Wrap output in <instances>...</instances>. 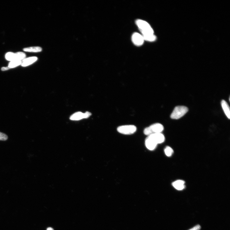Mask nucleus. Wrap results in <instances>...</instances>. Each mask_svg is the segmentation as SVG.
<instances>
[{"label":"nucleus","mask_w":230,"mask_h":230,"mask_svg":"<svg viewBox=\"0 0 230 230\" xmlns=\"http://www.w3.org/2000/svg\"><path fill=\"white\" fill-rule=\"evenodd\" d=\"M172 185L175 188L179 190H181L185 189V182L182 180H178L172 183Z\"/></svg>","instance_id":"obj_12"},{"label":"nucleus","mask_w":230,"mask_h":230,"mask_svg":"<svg viewBox=\"0 0 230 230\" xmlns=\"http://www.w3.org/2000/svg\"><path fill=\"white\" fill-rule=\"evenodd\" d=\"M132 40L133 43L137 46L143 45L144 41L142 35L138 33H135L133 34Z\"/></svg>","instance_id":"obj_7"},{"label":"nucleus","mask_w":230,"mask_h":230,"mask_svg":"<svg viewBox=\"0 0 230 230\" xmlns=\"http://www.w3.org/2000/svg\"><path fill=\"white\" fill-rule=\"evenodd\" d=\"M146 147L150 150L152 151L155 150L157 146V144L150 138L148 137L145 141Z\"/></svg>","instance_id":"obj_9"},{"label":"nucleus","mask_w":230,"mask_h":230,"mask_svg":"<svg viewBox=\"0 0 230 230\" xmlns=\"http://www.w3.org/2000/svg\"><path fill=\"white\" fill-rule=\"evenodd\" d=\"M201 229V227L200 225H198L189 230H200Z\"/></svg>","instance_id":"obj_18"},{"label":"nucleus","mask_w":230,"mask_h":230,"mask_svg":"<svg viewBox=\"0 0 230 230\" xmlns=\"http://www.w3.org/2000/svg\"><path fill=\"white\" fill-rule=\"evenodd\" d=\"M26 56L25 53L22 52H18L15 53L9 52L7 53L5 55L6 59L10 61H22L25 59Z\"/></svg>","instance_id":"obj_4"},{"label":"nucleus","mask_w":230,"mask_h":230,"mask_svg":"<svg viewBox=\"0 0 230 230\" xmlns=\"http://www.w3.org/2000/svg\"><path fill=\"white\" fill-rule=\"evenodd\" d=\"M37 59V58L36 57H30L27 58L25 59L22 61L21 64L22 66L25 67L29 66V65L35 62Z\"/></svg>","instance_id":"obj_10"},{"label":"nucleus","mask_w":230,"mask_h":230,"mask_svg":"<svg viewBox=\"0 0 230 230\" xmlns=\"http://www.w3.org/2000/svg\"><path fill=\"white\" fill-rule=\"evenodd\" d=\"M23 50L26 52H38L42 51V48L39 47H31L24 48Z\"/></svg>","instance_id":"obj_13"},{"label":"nucleus","mask_w":230,"mask_h":230,"mask_svg":"<svg viewBox=\"0 0 230 230\" xmlns=\"http://www.w3.org/2000/svg\"><path fill=\"white\" fill-rule=\"evenodd\" d=\"M188 109L184 106H176L170 115V117L173 119H178L181 118L187 113Z\"/></svg>","instance_id":"obj_2"},{"label":"nucleus","mask_w":230,"mask_h":230,"mask_svg":"<svg viewBox=\"0 0 230 230\" xmlns=\"http://www.w3.org/2000/svg\"><path fill=\"white\" fill-rule=\"evenodd\" d=\"M8 139V137L6 134L0 132V140L6 141Z\"/></svg>","instance_id":"obj_17"},{"label":"nucleus","mask_w":230,"mask_h":230,"mask_svg":"<svg viewBox=\"0 0 230 230\" xmlns=\"http://www.w3.org/2000/svg\"><path fill=\"white\" fill-rule=\"evenodd\" d=\"M10 69L9 67H3L1 68V70L2 71H5L8 70Z\"/></svg>","instance_id":"obj_19"},{"label":"nucleus","mask_w":230,"mask_h":230,"mask_svg":"<svg viewBox=\"0 0 230 230\" xmlns=\"http://www.w3.org/2000/svg\"><path fill=\"white\" fill-rule=\"evenodd\" d=\"M47 230H54V229L52 228L49 227L47 229Z\"/></svg>","instance_id":"obj_20"},{"label":"nucleus","mask_w":230,"mask_h":230,"mask_svg":"<svg viewBox=\"0 0 230 230\" xmlns=\"http://www.w3.org/2000/svg\"><path fill=\"white\" fill-rule=\"evenodd\" d=\"M148 137L154 141L157 144L163 143L165 140V137L162 133L153 134Z\"/></svg>","instance_id":"obj_8"},{"label":"nucleus","mask_w":230,"mask_h":230,"mask_svg":"<svg viewBox=\"0 0 230 230\" xmlns=\"http://www.w3.org/2000/svg\"><path fill=\"white\" fill-rule=\"evenodd\" d=\"M221 105L226 116L230 119V111L229 106L228 103L224 100H222L221 102Z\"/></svg>","instance_id":"obj_11"},{"label":"nucleus","mask_w":230,"mask_h":230,"mask_svg":"<svg viewBox=\"0 0 230 230\" xmlns=\"http://www.w3.org/2000/svg\"><path fill=\"white\" fill-rule=\"evenodd\" d=\"M165 154L168 157L172 155L174 152L173 150L170 147H167L164 150Z\"/></svg>","instance_id":"obj_16"},{"label":"nucleus","mask_w":230,"mask_h":230,"mask_svg":"<svg viewBox=\"0 0 230 230\" xmlns=\"http://www.w3.org/2000/svg\"><path fill=\"white\" fill-rule=\"evenodd\" d=\"M136 126L134 125H125L119 126L117 131L120 133L124 135H131L136 131Z\"/></svg>","instance_id":"obj_5"},{"label":"nucleus","mask_w":230,"mask_h":230,"mask_svg":"<svg viewBox=\"0 0 230 230\" xmlns=\"http://www.w3.org/2000/svg\"><path fill=\"white\" fill-rule=\"evenodd\" d=\"M22 63V61L17 60L10 61L9 65V67L10 68H14L16 67Z\"/></svg>","instance_id":"obj_14"},{"label":"nucleus","mask_w":230,"mask_h":230,"mask_svg":"<svg viewBox=\"0 0 230 230\" xmlns=\"http://www.w3.org/2000/svg\"><path fill=\"white\" fill-rule=\"evenodd\" d=\"M91 115V113L88 112H86L85 113L78 112L72 114L70 117V119L72 120L78 121L89 118Z\"/></svg>","instance_id":"obj_6"},{"label":"nucleus","mask_w":230,"mask_h":230,"mask_svg":"<svg viewBox=\"0 0 230 230\" xmlns=\"http://www.w3.org/2000/svg\"><path fill=\"white\" fill-rule=\"evenodd\" d=\"M136 24L142 34V35L146 36L154 34L153 29L147 22L139 19L136 21Z\"/></svg>","instance_id":"obj_1"},{"label":"nucleus","mask_w":230,"mask_h":230,"mask_svg":"<svg viewBox=\"0 0 230 230\" xmlns=\"http://www.w3.org/2000/svg\"><path fill=\"white\" fill-rule=\"evenodd\" d=\"M164 129L162 125L160 123H156L145 128L144 133L145 135L148 136L153 134L161 133Z\"/></svg>","instance_id":"obj_3"},{"label":"nucleus","mask_w":230,"mask_h":230,"mask_svg":"<svg viewBox=\"0 0 230 230\" xmlns=\"http://www.w3.org/2000/svg\"><path fill=\"white\" fill-rule=\"evenodd\" d=\"M144 40L148 41H154L156 40V37L154 34H150V35L142 36Z\"/></svg>","instance_id":"obj_15"}]
</instances>
